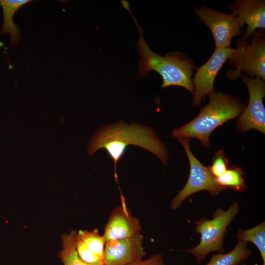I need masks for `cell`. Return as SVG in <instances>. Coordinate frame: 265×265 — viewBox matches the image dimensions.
I'll return each instance as SVG.
<instances>
[{
  "instance_id": "obj_6",
  "label": "cell",
  "mask_w": 265,
  "mask_h": 265,
  "mask_svg": "<svg viewBox=\"0 0 265 265\" xmlns=\"http://www.w3.org/2000/svg\"><path fill=\"white\" fill-rule=\"evenodd\" d=\"M178 139L186 153L190 170L186 185L171 200L170 208L172 210L178 208L186 198L199 191L205 190L215 197L226 189L218 183L208 167L204 166L194 156L190 149V139L181 138Z\"/></svg>"
},
{
  "instance_id": "obj_17",
  "label": "cell",
  "mask_w": 265,
  "mask_h": 265,
  "mask_svg": "<svg viewBox=\"0 0 265 265\" xmlns=\"http://www.w3.org/2000/svg\"><path fill=\"white\" fill-rule=\"evenodd\" d=\"M236 238L238 242L253 243L260 251L262 265H265V222L247 229L239 228Z\"/></svg>"
},
{
  "instance_id": "obj_19",
  "label": "cell",
  "mask_w": 265,
  "mask_h": 265,
  "mask_svg": "<svg viewBox=\"0 0 265 265\" xmlns=\"http://www.w3.org/2000/svg\"><path fill=\"white\" fill-rule=\"evenodd\" d=\"M212 164L208 169L213 176L217 178L222 175L227 170L228 160L225 157V153L219 150L214 155Z\"/></svg>"
},
{
  "instance_id": "obj_11",
  "label": "cell",
  "mask_w": 265,
  "mask_h": 265,
  "mask_svg": "<svg viewBox=\"0 0 265 265\" xmlns=\"http://www.w3.org/2000/svg\"><path fill=\"white\" fill-rule=\"evenodd\" d=\"M143 240V236L139 233L131 237L106 242L104 265H124L142 260L146 254Z\"/></svg>"
},
{
  "instance_id": "obj_2",
  "label": "cell",
  "mask_w": 265,
  "mask_h": 265,
  "mask_svg": "<svg viewBox=\"0 0 265 265\" xmlns=\"http://www.w3.org/2000/svg\"><path fill=\"white\" fill-rule=\"evenodd\" d=\"M123 6L132 15L139 32L137 45L141 57L138 65L140 76L143 77L150 70L155 71L162 78V89L171 86H181L193 94L192 76L196 67L191 59L179 51L167 53L164 57L155 53L146 43L141 26L130 11L129 3H126Z\"/></svg>"
},
{
  "instance_id": "obj_4",
  "label": "cell",
  "mask_w": 265,
  "mask_h": 265,
  "mask_svg": "<svg viewBox=\"0 0 265 265\" xmlns=\"http://www.w3.org/2000/svg\"><path fill=\"white\" fill-rule=\"evenodd\" d=\"M239 203L233 200L226 210L217 208L212 218L202 217L196 222L195 232L200 234L199 243L186 252L193 255L198 263H201L211 252L224 253V241L227 227L238 213Z\"/></svg>"
},
{
  "instance_id": "obj_15",
  "label": "cell",
  "mask_w": 265,
  "mask_h": 265,
  "mask_svg": "<svg viewBox=\"0 0 265 265\" xmlns=\"http://www.w3.org/2000/svg\"><path fill=\"white\" fill-rule=\"evenodd\" d=\"M252 250L248 247V243L240 242L227 253L213 254L205 265H239L251 255Z\"/></svg>"
},
{
  "instance_id": "obj_8",
  "label": "cell",
  "mask_w": 265,
  "mask_h": 265,
  "mask_svg": "<svg viewBox=\"0 0 265 265\" xmlns=\"http://www.w3.org/2000/svg\"><path fill=\"white\" fill-rule=\"evenodd\" d=\"M195 13L213 36V53L230 46L233 38L240 36L242 33V26L238 18L232 14L224 13L204 6L195 9Z\"/></svg>"
},
{
  "instance_id": "obj_3",
  "label": "cell",
  "mask_w": 265,
  "mask_h": 265,
  "mask_svg": "<svg viewBox=\"0 0 265 265\" xmlns=\"http://www.w3.org/2000/svg\"><path fill=\"white\" fill-rule=\"evenodd\" d=\"M209 101L197 116L187 124L172 132L173 136L198 139L206 147L210 145L209 136L218 126L238 117L245 105L238 97L215 92L209 94Z\"/></svg>"
},
{
  "instance_id": "obj_14",
  "label": "cell",
  "mask_w": 265,
  "mask_h": 265,
  "mask_svg": "<svg viewBox=\"0 0 265 265\" xmlns=\"http://www.w3.org/2000/svg\"><path fill=\"white\" fill-rule=\"evenodd\" d=\"M31 1L32 0H0V6L2 9L3 16V24L1 34H10L11 46L18 45L21 39L19 29L13 21L14 15L18 9Z\"/></svg>"
},
{
  "instance_id": "obj_10",
  "label": "cell",
  "mask_w": 265,
  "mask_h": 265,
  "mask_svg": "<svg viewBox=\"0 0 265 265\" xmlns=\"http://www.w3.org/2000/svg\"><path fill=\"white\" fill-rule=\"evenodd\" d=\"M120 197L121 205L112 210L104 228L103 236L105 242L141 233L142 225L140 220L132 215L122 194Z\"/></svg>"
},
{
  "instance_id": "obj_7",
  "label": "cell",
  "mask_w": 265,
  "mask_h": 265,
  "mask_svg": "<svg viewBox=\"0 0 265 265\" xmlns=\"http://www.w3.org/2000/svg\"><path fill=\"white\" fill-rule=\"evenodd\" d=\"M242 81L247 87L249 103L237 121V128L244 132L251 129L265 132V109L263 98L265 96V83L259 77H250L242 74Z\"/></svg>"
},
{
  "instance_id": "obj_16",
  "label": "cell",
  "mask_w": 265,
  "mask_h": 265,
  "mask_svg": "<svg viewBox=\"0 0 265 265\" xmlns=\"http://www.w3.org/2000/svg\"><path fill=\"white\" fill-rule=\"evenodd\" d=\"M77 231L72 230L70 233L61 236L62 249L58 256L63 265H92L84 262L79 256L76 248Z\"/></svg>"
},
{
  "instance_id": "obj_18",
  "label": "cell",
  "mask_w": 265,
  "mask_h": 265,
  "mask_svg": "<svg viewBox=\"0 0 265 265\" xmlns=\"http://www.w3.org/2000/svg\"><path fill=\"white\" fill-rule=\"evenodd\" d=\"M241 168L231 166L220 177L216 178L218 183L226 189L229 188L235 191L245 192L248 189Z\"/></svg>"
},
{
  "instance_id": "obj_9",
  "label": "cell",
  "mask_w": 265,
  "mask_h": 265,
  "mask_svg": "<svg viewBox=\"0 0 265 265\" xmlns=\"http://www.w3.org/2000/svg\"><path fill=\"white\" fill-rule=\"evenodd\" d=\"M234 49L230 46L213 53L211 57L202 66L196 68L192 78L194 86L192 106H198L202 99L214 92V82L219 71L230 57Z\"/></svg>"
},
{
  "instance_id": "obj_20",
  "label": "cell",
  "mask_w": 265,
  "mask_h": 265,
  "mask_svg": "<svg viewBox=\"0 0 265 265\" xmlns=\"http://www.w3.org/2000/svg\"><path fill=\"white\" fill-rule=\"evenodd\" d=\"M124 265H166V264L162 255L158 253L152 255L146 259H142Z\"/></svg>"
},
{
  "instance_id": "obj_13",
  "label": "cell",
  "mask_w": 265,
  "mask_h": 265,
  "mask_svg": "<svg viewBox=\"0 0 265 265\" xmlns=\"http://www.w3.org/2000/svg\"><path fill=\"white\" fill-rule=\"evenodd\" d=\"M105 240L98 230H80L76 236V248L79 257L92 265H105L103 260Z\"/></svg>"
},
{
  "instance_id": "obj_12",
  "label": "cell",
  "mask_w": 265,
  "mask_h": 265,
  "mask_svg": "<svg viewBox=\"0 0 265 265\" xmlns=\"http://www.w3.org/2000/svg\"><path fill=\"white\" fill-rule=\"evenodd\" d=\"M228 8L238 18L242 27L247 25L244 37L248 39L257 30L265 28V0H237Z\"/></svg>"
},
{
  "instance_id": "obj_5",
  "label": "cell",
  "mask_w": 265,
  "mask_h": 265,
  "mask_svg": "<svg viewBox=\"0 0 265 265\" xmlns=\"http://www.w3.org/2000/svg\"><path fill=\"white\" fill-rule=\"evenodd\" d=\"M251 42L242 36L228 60L235 70H229L227 77L233 81L244 73L250 77H259L265 80V34L263 29L257 30Z\"/></svg>"
},
{
  "instance_id": "obj_21",
  "label": "cell",
  "mask_w": 265,
  "mask_h": 265,
  "mask_svg": "<svg viewBox=\"0 0 265 265\" xmlns=\"http://www.w3.org/2000/svg\"><path fill=\"white\" fill-rule=\"evenodd\" d=\"M241 265H246V264L245 263H242Z\"/></svg>"
},
{
  "instance_id": "obj_1",
  "label": "cell",
  "mask_w": 265,
  "mask_h": 265,
  "mask_svg": "<svg viewBox=\"0 0 265 265\" xmlns=\"http://www.w3.org/2000/svg\"><path fill=\"white\" fill-rule=\"evenodd\" d=\"M141 147L157 156L165 166L168 152L163 143L153 130L136 123L128 124L119 122L100 128L89 141L88 153L91 156L99 149H105L112 159L117 182L116 167L118 161L129 145Z\"/></svg>"
}]
</instances>
